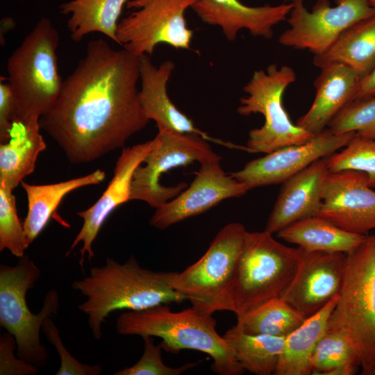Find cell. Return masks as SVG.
I'll use <instances>...</instances> for the list:
<instances>
[{
    "label": "cell",
    "mask_w": 375,
    "mask_h": 375,
    "mask_svg": "<svg viewBox=\"0 0 375 375\" xmlns=\"http://www.w3.org/2000/svg\"><path fill=\"white\" fill-rule=\"evenodd\" d=\"M140 56L90 40L39 120L72 163L93 161L118 148L149 122L140 99Z\"/></svg>",
    "instance_id": "1"
},
{
    "label": "cell",
    "mask_w": 375,
    "mask_h": 375,
    "mask_svg": "<svg viewBox=\"0 0 375 375\" xmlns=\"http://www.w3.org/2000/svg\"><path fill=\"white\" fill-rule=\"evenodd\" d=\"M172 272L142 268L134 256L123 264L107 258L104 265L91 268L88 276L73 282L72 288L86 297L78 309L88 316L94 338H101V326L113 311L139 310L186 300L171 286Z\"/></svg>",
    "instance_id": "2"
},
{
    "label": "cell",
    "mask_w": 375,
    "mask_h": 375,
    "mask_svg": "<svg viewBox=\"0 0 375 375\" xmlns=\"http://www.w3.org/2000/svg\"><path fill=\"white\" fill-rule=\"evenodd\" d=\"M212 315L191 307L178 312L162 303L139 310H127L117 319L116 329L124 335L158 337L160 345L174 353L183 349L210 356L211 369L219 375H240L245 370L223 336L216 330Z\"/></svg>",
    "instance_id": "3"
},
{
    "label": "cell",
    "mask_w": 375,
    "mask_h": 375,
    "mask_svg": "<svg viewBox=\"0 0 375 375\" xmlns=\"http://www.w3.org/2000/svg\"><path fill=\"white\" fill-rule=\"evenodd\" d=\"M272 235L265 230L246 233L222 308L235 313L237 321L282 299L295 276L299 247L284 245Z\"/></svg>",
    "instance_id": "4"
},
{
    "label": "cell",
    "mask_w": 375,
    "mask_h": 375,
    "mask_svg": "<svg viewBox=\"0 0 375 375\" xmlns=\"http://www.w3.org/2000/svg\"><path fill=\"white\" fill-rule=\"evenodd\" d=\"M59 40L51 22L42 17L8 58L15 119H40L56 101L63 83L56 55Z\"/></svg>",
    "instance_id": "5"
},
{
    "label": "cell",
    "mask_w": 375,
    "mask_h": 375,
    "mask_svg": "<svg viewBox=\"0 0 375 375\" xmlns=\"http://www.w3.org/2000/svg\"><path fill=\"white\" fill-rule=\"evenodd\" d=\"M327 328L345 334L359 356L362 375H375V237L346 253L342 283Z\"/></svg>",
    "instance_id": "6"
},
{
    "label": "cell",
    "mask_w": 375,
    "mask_h": 375,
    "mask_svg": "<svg viewBox=\"0 0 375 375\" xmlns=\"http://www.w3.org/2000/svg\"><path fill=\"white\" fill-rule=\"evenodd\" d=\"M40 275L39 267L26 255L15 266L0 265V325L15 338L17 356L38 367L47 363L49 356L40 342L42 325L45 319L56 315L60 307L59 294L51 289L38 314L29 310L26 293Z\"/></svg>",
    "instance_id": "7"
},
{
    "label": "cell",
    "mask_w": 375,
    "mask_h": 375,
    "mask_svg": "<svg viewBox=\"0 0 375 375\" xmlns=\"http://www.w3.org/2000/svg\"><path fill=\"white\" fill-rule=\"evenodd\" d=\"M296 78L292 67L273 63L266 70H256L243 87L247 95L240 99L237 112L243 116L260 113L265 118L261 127L249 132V151L268 153L306 142L315 135L294 124L283 104L285 90Z\"/></svg>",
    "instance_id": "8"
},
{
    "label": "cell",
    "mask_w": 375,
    "mask_h": 375,
    "mask_svg": "<svg viewBox=\"0 0 375 375\" xmlns=\"http://www.w3.org/2000/svg\"><path fill=\"white\" fill-rule=\"evenodd\" d=\"M247 231L239 222L225 225L200 259L181 272H172L171 286L202 312L222 311Z\"/></svg>",
    "instance_id": "9"
},
{
    "label": "cell",
    "mask_w": 375,
    "mask_h": 375,
    "mask_svg": "<svg viewBox=\"0 0 375 375\" xmlns=\"http://www.w3.org/2000/svg\"><path fill=\"white\" fill-rule=\"evenodd\" d=\"M197 1L128 0L126 8L132 12L118 23L117 44L138 56H150L160 44L190 49L194 32L185 13Z\"/></svg>",
    "instance_id": "10"
},
{
    "label": "cell",
    "mask_w": 375,
    "mask_h": 375,
    "mask_svg": "<svg viewBox=\"0 0 375 375\" xmlns=\"http://www.w3.org/2000/svg\"><path fill=\"white\" fill-rule=\"evenodd\" d=\"M156 145L144 159V165L135 169L131 183V200H140L155 208L176 197L188 185L160 184L162 174L173 168L221 160L203 137L192 133L158 131Z\"/></svg>",
    "instance_id": "11"
},
{
    "label": "cell",
    "mask_w": 375,
    "mask_h": 375,
    "mask_svg": "<svg viewBox=\"0 0 375 375\" xmlns=\"http://www.w3.org/2000/svg\"><path fill=\"white\" fill-rule=\"evenodd\" d=\"M303 0H292L287 21L290 28L278 38L285 47L307 49L314 56L325 52L347 29L375 15L370 0H317L309 12Z\"/></svg>",
    "instance_id": "12"
},
{
    "label": "cell",
    "mask_w": 375,
    "mask_h": 375,
    "mask_svg": "<svg viewBox=\"0 0 375 375\" xmlns=\"http://www.w3.org/2000/svg\"><path fill=\"white\" fill-rule=\"evenodd\" d=\"M355 134L338 133L325 128L306 142L286 146L251 160L230 175L249 190L281 183L314 162L342 149Z\"/></svg>",
    "instance_id": "13"
},
{
    "label": "cell",
    "mask_w": 375,
    "mask_h": 375,
    "mask_svg": "<svg viewBox=\"0 0 375 375\" xmlns=\"http://www.w3.org/2000/svg\"><path fill=\"white\" fill-rule=\"evenodd\" d=\"M195 177L176 197L156 208L149 224L165 229L191 217L200 215L222 201L240 197L249 188L227 174L222 169L220 160L200 164Z\"/></svg>",
    "instance_id": "14"
},
{
    "label": "cell",
    "mask_w": 375,
    "mask_h": 375,
    "mask_svg": "<svg viewBox=\"0 0 375 375\" xmlns=\"http://www.w3.org/2000/svg\"><path fill=\"white\" fill-rule=\"evenodd\" d=\"M317 216L347 231L368 235L375 229V190L367 185L362 172H328Z\"/></svg>",
    "instance_id": "15"
},
{
    "label": "cell",
    "mask_w": 375,
    "mask_h": 375,
    "mask_svg": "<svg viewBox=\"0 0 375 375\" xmlns=\"http://www.w3.org/2000/svg\"><path fill=\"white\" fill-rule=\"evenodd\" d=\"M298 247L297 270L282 299L306 319L339 294L346 253L308 251Z\"/></svg>",
    "instance_id": "16"
},
{
    "label": "cell",
    "mask_w": 375,
    "mask_h": 375,
    "mask_svg": "<svg viewBox=\"0 0 375 375\" xmlns=\"http://www.w3.org/2000/svg\"><path fill=\"white\" fill-rule=\"evenodd\" d=\"M157 143L156 137L151 140L124 148L114 168L113 176L99 200L87 210L77 212L83 219V226L75 237L66 256L80 243L79 265L83 267L85 255L89 260L94 256L92 244L100 228L110 214L119 206L131 200V183L137 167Z\"/></svg>",
    "instance_id": "17"
},
{
    "label": "cell",
    "mask_w": 375,
    "mask_h": 375,
    "mask_svg": "<svg viewBox=\"0 0 375 375\" xmlns=\"http://www.w3.org/2000/svg\"><path fill=\"white\" fill-rule=\"evenodd\" d=\"M292 3L249 6L239 0H198L191 8L205 24L219 27L224 37L234 41L247 30L252 36L270 39L274 28L287 19Z\"/></svg>",
    "instance_id": "18"
},
{
    "label": "cell",
    "mask_w": 375,
    "mask_h": 375,
    "mask_svg": "<svg viewBox=\"0 0 375 375\" xmlns=\"http://www.w3.org/2000/svg\"><path fill=\"white\" fill-rule=\"evenodd\" d=\"M328 172L324 158L283 182L265 230L277 233L299 220L317 216L322 206L324 182Z\"/></svg>",
    "instance_id": "19"
},
{
    "label": "cell",
    "mask_w": 375,
    "mask_h": 375,
    "mask_svg": "<svg viewBox=\"0 0 375 375\" xmlns=\"http://www.w3.org/2000/svg\"><path fill=\"white\" fill-rule=\"evenodd\" d=\"M175 68L171 60H166L158 67L149 56H140V99L149 120L156 123L158 131L181 133L206 134L196 127L193 121L182 112L172 101L167 93V83Z\"/></svg>",
    "instance_id": "20"
},
{
    "label": "cell",
    "mask_w": 375,
    "mask_h": 375,
    "mask_svg": "<svg viewBox=\"0 0 375 375\" xmlns=\"http://www.w3.org/2000/svg\"><path fill=\"white\" fill-rule=\"evenodd\" d=\"M360 78L353 69L342 64L322 67L314 82V101L296 124L313 135L323 131L336 114L354 99Z\"/></svg>",
    "instance_id": "21"
},
{
    "label": "cell",
    "mask_w": 375,
    "mask_h": 375,
    "mask_svg": "<svg viewBox=\"0 0 375 375\" xmlns=\"http://www.w3.org/2000/svg\"><path fill=\"white\" fill-rule=\"evenodd\" d=\"M39 120L13 121L10 139L0 143V185L13 190L34 172L39 153L47 147Z\"/></svg>",
    "instance_id": "22"
},
{
    "label": "cell",
    "mask_w": 375,
    "mask_h": 375,
    "mask_svg": "<svg viewBox=\"0 0 375 375\" xmlns=\"http://www.w3.org/2000/svg\"><path fill=\"white\" fill-rule=\"evenodd\" d=\"M313 65L320 69L342 64L361 78L375 67V15L344 31L322 54L314 56Z\"/></svg>",
    "instance_id": "23"
},
{
    "label": "cell",
    "mask_w": 375,
    "mask_h": 375,
    "mask_svg": "<svg viewBox=\"0 0 375 375\" xmlns=\"http://www.w3.org/2000/svg\"><path fill=\"white\" fill-rule=\"evenodd\" d=\"M105 178V172L97 169L86 176L53 184L30 185L22 181L28 199V212L23 222L28 247L43 231L65 196L74 190L99 184Z\"/></svg>",
    "instance_id": "24"
},
{
    "label": "cell",
    "mask_w": 375,
    "mask_h": 375,
    "mask_svg": "<svg viewBox=\"0 0 375 375\" xmlns=\"http://www.w3.org/2000/svg\"><path fill=\"white\" fill-rule=\"evenodd\" d=\"M276 234L308 251L344 253L359 246L368 235L347 231L319 216L299 220Z\"/></svg>",
    "instance_id": "25"
},
{
    "label": "cell",
    "mask_w": 375,
    "mask_h": 375,
    "mask_svg": "<svg viewBox=\"0 0 375 375\" xmlns=\"http://www.w3.org/2000/svg\"><path fill=\"white\" fill-rule=\"evenodd\" d=\"M338 295L322 310L306 318L285 338L284 347L274 375H310V358L326 331L330 315Z\"/></svg>",
    "instance_id": "26"
},
{
    "label": "cell",
    "mask_w": 375,
    "mask_h": 375,
    "mask_svg": "<svg viewBox=\"0 0 375 375\" xmlns=\"http://www.w3.org/2000/svg\"><path fill=\"white\" fill-rule=\"evenodd\" d=\"M128 0H71L60 6V12L70 17L67 28L78 42L88 34L99 32L117 43V29L122 9Z\"/></svg>",
    "instance_id": "27"
},
{
    "label": "cell",
    "mask_w": 375,
    "mask_h": 375,
    "mask_svg": "<svg viewBox=\"0 0 375 375\" xmlns=\"http://www.w3.org/2000/svg\"><path fill=\"white\" fill-rule=\"evenodd\" d=\"M223 337L245 371L256 375L274 374L285 338L248 333L237 324Z\"/></svg>",
    "instance_id": "28"
},
{
    "label": "cell",
    "mask_w": 375,
    "mask_h": 375,
    "mask_svg": "<svg viewBox=\"0 0 375 375\" xmlns=\"http://www.w3.org/2000/svg\"><path fill=\"white\" fill-rule=\"evenodd\" d=\"M311 374L353 375L360 367L359 356L349 338L326 327L310 358Z\"/></svg>",
    "instance_id": "29"
},
{
    "label": "cell",
    "mask_w": 375,
    "mask_h": 375,
    "mask_svg": "<svg viewBox=\"0 0 375 375\" xmlns=\"http://www.w3.org/2000/svg\"><path fill=\"white\" fill-rule=\"evenodd\" d=\"M305 319L283 299H278L267 302L236 324L248 333L286 338Z\"/></svg>",
    "instance_id": "30"
},
{
    "label": "cell",
    "mask_w": 375,
    "mask_h": 375,
    "mask_svg": "<svg viewBox=\"0 0 375 375\" xmlns=\"http://www.w3.org/2000/svg\"><path fill=\"white\" fill-rule=\"evenodd\" d=\"M330 172L354 170L364 172L367 185L375 190V140L355 134L339 152L326 157Z\"/></svg>",
    "instance_id": "31"
},
{
    "label": "cell",
    "mask_w": 375,
    "mask_h": 375,
    "mask_svg": "<svg viewBox=\"0 0 375 375\" xmlns=\"http://www.w3.org/2000/svg\"><path fill=\"white\" fill-rule=\"evenodd\" d=\"M334 133L355 132L375 140V97L354 99L342 108L328 124Z\"/></svg>",
    "instance_id": "32"
},
{
    "label": "cell",
    "mask_w": 375,
    "mask_h": 375,
    "mask_svg": "<svg viewBox=\"0 0 375 375\" xmlns=\"http://www.w3.org/2000/svg\"><path fill=\"white\" fill-rule=\"evenodd\" d=\"M28 248L23 223L18 217L12 190L0 185V251L8 249L18 258Z\"/></svg>",
    "instance_id": "33"
},
{
    "label": "cell",
    "mask_w": 375,
    "mask_h": 375,
    "mask_svg": "<svg viewBox=\"0 0 375 375\" xmlns=\"http://www.w3.org/2000/svg\"><path fill=\"white\" fill-rule=\"evenodd\" d=\"M144 350L141 358L133 365L125 367L115 375H179L196 366L198 362L186 363L178 367H169L162 360V346L155 344L153 337H142Z\"/></svg>",
    "instance_id": "34"
},
{
    "label": "cell",
    "mask_w": 375,
    "mask_h": 375,
    "mask_svg": "<svg viewBox=\"0 0 375 375\" xmlns=\"http://www.w3.org/2000/svg\"><path fill=\"white\" fill-rule=\"evenodd\" d=\"M47 340L55 347L60 358V367L56 375H99L102 372L100 365H89L76 360L64 346L58 328L51 317L42 325Z\"/></svg>",
    "instance_id": "35"
},
{
    "label": "cell",
    "mask_w": 375,
    "mask_h": 375,
    "mask_svg": "<svg viewBox=\"0 0 375 375\" xmlns=\"http://www.w3.org/2000/svg\"><path fill=\"white\" fill-rule=\"evenodd\" d=\"M17 342L9 333L0 336V374L34 375L38 373V367L17 358L14 354Z\"/></svg>",
    "instance_id": "36"
},
{
    "label": "cell",
    "mask_w": 375,
    "mask_h": 375,
    "mask_svg": "<svg viewBox=\"0 0 375 375\" xmlns=\"http://www.w3.org/2000/svg\"><path fill=\"white\" fill-rule=\"evenodd\" d=\"M16 118V105L9 83L0 82V143L10 139L13 121Z\"/></svg>",
    "instance_id": "37"
},
{
    "label": "cell",
    "mask_w": 375,
    "mask_h": 375,
    "mask_svg": "<svg viewBox=\"0 0 375 375\" xmlns=\"http://www.w3.org/2000/svg\"><path fill=\"white\" fill-rule=\"evenodd\" d=\"M372 97H375V67L368 74L360 78L354 99Z\"/></svg>",
    "instance_id": "38"
},
{
    "label": "cell",
    "mask_w": 375,
    "mask_h": 375,
    "mask_svg": "<svg viewBox=\"0 0 375 375\" xmlns=\"http://www.w3.org/2000/svg\"><path fill=\"white\" fill-rule=\"evenodd\" d=\"M371 4L375 7V0H370Z\"/></svg>",
    "instance_id": "39"
},
{
    "label": "cell",
    "mask_w": 375,
    "mask_h": 375,
    "mask_svg": "<svg viewBox=\"0 0 375 375\" xmlns=\"http://www.w3.org/2000/svg\"><path fill=\"white\" fill-rule=\"evenodd\" d=\"M284 3H287L288 1H292V0H283Z\"/></svg>",
    "instance_id": "40"
},
{
    "label": "cell",
    "mask_w": 375,
    "mask_h": 375,
    "mask_svg": "<svg viewBox=\"0 0 375 375\" xmlns=\"http://www.w3.org/2000/svg\"><path fill=\"white\" fill-rule=\"evenodd\" d=\"M374 237H375V234H374Z\"/></svg>",
    "instance_id": "41"
}]
</instances>
